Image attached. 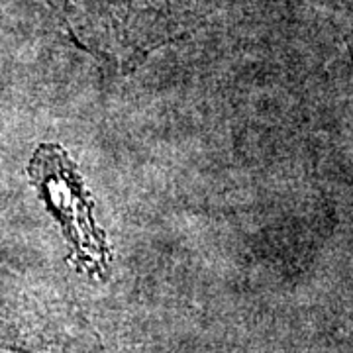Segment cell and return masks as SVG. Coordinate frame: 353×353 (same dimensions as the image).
Returning a JSON list of instances; mask_svg holds the SVG:
<instances>
[{"mask_svg":"<svg viewBox=\"0 0 353 353\" xmlns=\"http://www.w3.org/2000/svg\"><path fill=\"white\" fill-rule=\"evenodd\" d=\"M28 171L41 199L63 224L65 236L73 245L71 257H77L81 269L90 273L106 267L110 252L101 230L94 226L81 179L63 150L59 145H39Z\"/></svg>","mask_w":353,"mask_h":353,"instance_id":"7a4b0ae2","label":"cell"},{"mask_svg":"<svg viewBox=\"0 0 353 353\" xmlns=\"http://www.w3.org/2000/svg\"><path fill=\"white\" fill-rule=\"evenodd\" d=\"M81 50L130 73L153 50L185 38L216 10L218 0H53Z\"/></svg>","mask_w":353,"mask_h":353,"instance_id":"6da1fadb","label":"cell"}]
</instances>
